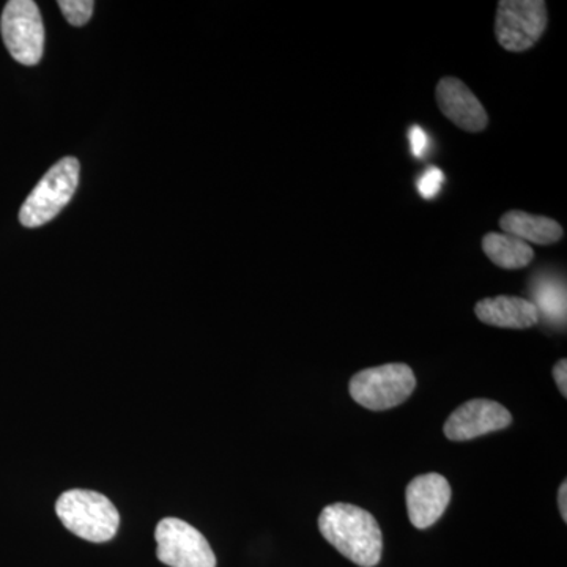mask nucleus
<instances>
[{
    "label": "nucleus",
    "instance_id": "10",
    "mask_svg": "<svg viewBox=\"0 0 567 567\" xmlns=\"http://www.w3.org/2000/svg\"><path fill=\"white\" fill-rule=\"evenodd\" d=\"M451 502V486L439 473L416 476L406 486L409 518L417 529L435 525Z\"/></svg>",
    "mask_w": 567,
    "mask_h": 567
},
{
    "label": "nucleus",
    "instance_id": "13",
    "mask_svg": "<svg viewBox=\"0 0 567 567\" xmlns=\"http://www.w3.org/2000/svg\"><path fill=\"white\" fill-rule=\"evenodd\" d=\"M483 251L496 267L503 270H518L535 259L532 246L520 238L507 234L488 233L483 238Z\"/></svg>",
    "mask_w": 567,
    "mask_h": 567
},
{
    "label": "nucleus",
    "instance_id": "3",
    "mask_svg": "<svg viewBox=\"0 0 567 567\" xmlns=\"http://www.w3.org/2000/svg\"><path fill=\"white\" fill-rule=\"evenodd\" d=\"M80 162L66 156L54 164L22 204L20 221L29 229L52 221L69 205L80 185Z\"/></svg>",
    "mask_w": 567,
    "mask_h": 567
},
{
    "label": "nucleus",
    "instance_id": "16",
    "mask_svg": "<svg viewBox=\"0 0 567 567\" xmlns=\"http://www.w3.org/2000/svg\"><path fill=\"white\" fill-rule=\"evenodd\" d=\"M445 183V174L439 167H429L423 175H421L420 182H417V189H420L421 196L425 199H432L439 194Z\"/></svg>",
    "mask_w": 567,
    "mask_h": 567
},
{
    "label": "nucleus",
    "instance_id": "15",
    "mask_svg": "<svg viewBox=\"0 0 567 567\" xmlns=\"http://www.w3.org/2000/svg\"><path fill=\"white\" fill-rule=\"evenodd\" d=\"M58 6L71 25L81 28L91 20L95 3L93 0H59Z\"/></svg>",
    "mask_w": 567,
    "mask_h": 567
},
{
    "label": "nucleus",
    "instance_id": "5",
    "mask_svg": "<svg viewBox=\"0 0 567 567\" xmlns=\"http://www.w3.org/2000/svg\"><path fill=\"white\" fill-rule=\"evenodd\" d=\"M547 24V3L543 0H502L496 9V41L506 51L524 52L535 47Z\"/></svg>",
    "mask_w": 567,
    "mask_h": 567
},
{
    "label": "nucleus",
    "instance_id": "12",
    "mask_svg": "<svg viewBox=\"0 0 567 567\" xmlns=\"http://www.w3.org/2000/svg\"><path fill=\"white\" fill-rule=\"evenodd\" d=\"M499 227L507 235L520 238L525 244L548 246L558 244L565 230L555 219L546 216L529 215L520 210H511L499 219Z\"/></svg>",
    "mask_w": 567,
    "mask_h": 567
},
{
    "label": "nucleus",
    "instance_id": "7",
    "mask_svg": "<svg viewBox=\"0 0 567 567\" xmlns=\"http://www.w3.org/2000/svg\"><path fill=\"white\" fill-rule=\"evenodd\" d=\"M156 557L169 567H216L210 544L199 529L181 518L167 517L155 532Z\"/></svg>",
    "mask_w": 567,
    "mask_h": 567
},
{
    "label": "nucleus",
    "instance_id": "2",
    "mask_svg": "<svg viewBox=\"0 0 567 567\" xmlns=\"http://www.w3.org/2000/svg\"><path fill=\"white\" fill-rule=\"evenodd\" d=\"M55 513L63 527L91 543H107L117 535L121 525V514L111 499L84 488H73L59 496Z\"/></svg>",
    "mask_w": 567,
    "mask_h": 567
},
{
    "label": "nucleus",
    "instance_id": "11",
    "mask_svg": "<svg viewBox=\"0 0 567 567\" xmlns=\"http://www.w3.org/2000/svg\"><path fill=\"white\" fill-rule=\"evenodd\" d=\"M475 312L481 322L491 327L525 330L539 322V311L533 301L507 295L477 301Z\"/></svg>",
    "mask_w": 567,
    "mask_h": 567
},
{
    "label": "nucleus",
    "instance_id": "17",
    "mask_svg": "<svg viewBox=\"0 0 567 567\" xmlns=\"http://www.w3.org/2000/svg\"><path fill=\"white\" fill-rule=\"evenodd\" d=\"M410 144H412V153L415 158H421L427 148V136L421 126H412L409 132Z\"/></svg>",
    "mask_w": 567,
    "mask_h": 567
},
{
    "label": "nucleus",
    "instance_id": "19",
    "mask_svg": "<svg viewBox=\"0 0 567 567\" xmlns=\"http://www.w3.org/2000/svg\"><path fill=\"white\" fill-rule=\"evenodd\" d=\"M558 506H559V513H561L563 520H567V484H561V487H559L558 492Z\"/></svg>",
    "mask_w": 567,
    "mask_h": 567
},
{
    "label": "nucleus",
    "instance_id": "9",
    "mask_svg": "<svg viewBox=\"0 0 567 567\" xmlns=\"http://www.w3.org/2000/svg\"><path fill=\"white\" fill-rule=\"evenodd\" d=\"M435 96L440 111L458 128L468 133H481L486 130V107L457 78H443L436 85Z\"/></svg>",
    "mask_w": 567,
    "mask_h": 567
},
{
    "label": "nucleus",
    "instance_id": "4",
    "mask_svg": "<svg viewBox=\"0 0 567 567\" xmlns=\"http://www.w3.org/2000/svg\"><path fill=\"white\" fill-rule=\"evenodd\" d=\"M415 386V374L410 365L391 363L354 374L350 380V395L364 409L382 412L405 402Z\"/></svg>",
    "mask_w": 567,
    "mask_h": 567
},
{
    "label": "nucleus",
    "instance_id": "1",
    "mask_svg": "<svg viewBox=\"0 0 567 567\" xmlns=\"http://www.w3.org/2000/svg\"><path fill=\"white\" fill-rule=\"evenodd\" d=\"M319 529L324 539L354 565H379L383 551L382 529L368 511L347 503H334L320 514Z\"/></svg>",
    "mask_w": 567,
    "mask_h": 567
},
{
    "label": "nucleus",
    "instance_id": "18",
    "mask_svg": "<svg viewBox=\"0 0 567 567\" xmlns=\"http://www.w3.org/2000/svg\"><path fill=\"white\" fill-rule=\"evenodd\" d=\"M554 377L555 382H557L558 390L561 391V394L567 395V361L559 360L554 368Z\"/></svg>",
    "mask_w": 567,
    "mask_h": 567
},
{
    "label": "nucleus",
    "instance_id": "14",
    "mask_svg": "<svg viewBox=\"0 0 567 567\" xmlns=\"http://www.w3.org/2000/svg\"><path fill=\"white\" fill-rule=\"evenodd\" d=\"M537 311L543 309L547 316L551 319L561 320L565 319L566 315V293L565 287L558 286V284H543L539 290H537Z\"/></svg>",
    "mask_w": 567,
    "mask_h": 567
},
{
    "label": "nucleus",
    "instance_id": "6",
    "mask_svg": "<svg viewBox=\"0 0 567 567\" xmlns=\"http://www.w3.org/2000/svg\"><path fill=\"white\" fill-rule=\"evenodd\" d=\"M3 43L14 61L37 65L43 58L44 25L33 0H10L0 20Z\"/></svg>",
    "mask_w": 567,
    "mask_h": 567
},
{
    "label": "nucleus",
    "instance_id": "8",
    "mask_svg": "<svg viewBox=\"0 0 567 567\" xmlns=\"http://www.w3.org/2000/svg\"><path fill=\"white\" fill-rule=\"evenodd\" d=\"M513 423L509 410L488 399H473L458 406L447 417L445 435L453 442H466L476 436L502 431Z\"/></svg>",
    "mask_w": 567,
    "mask_h": 567
}]
</instances>
